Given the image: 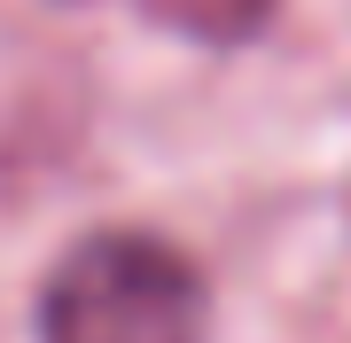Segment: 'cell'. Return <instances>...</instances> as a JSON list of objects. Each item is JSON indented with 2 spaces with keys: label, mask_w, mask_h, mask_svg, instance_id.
I'll use <instances>...</instances> for the list:
<instances>
[{
  "label": "cell",
  "mask_w": 351,
  "mask_h": 343,
  "mask_svg": "<svg viewBox=\"0 0 351 343\" xmlns=\"http://www.w3.org/2000/svg\"><path fill=\"white\" fill-rule=\"evenodd\" d=\"M39 343H211V281L164 234L101 227L47 273Z\"/></svg>",
  "instance_id": "cell-1"
},
{
  "label": "cell",
  "mask_w": 351,
  "mask_h": 343,
  "mask_svg": "<svg viewBox=\"0 0 351 343\" xmlns=\"http://www.w3.org/2000/svg\"><path fill=\"white\" fill-rule=\"evenodd\" d=\"M141 8H149V24L195 39V47H250L281 0H141Z\"/></svg>",
  "instance_id": "cell-2"
}]
</instances>
